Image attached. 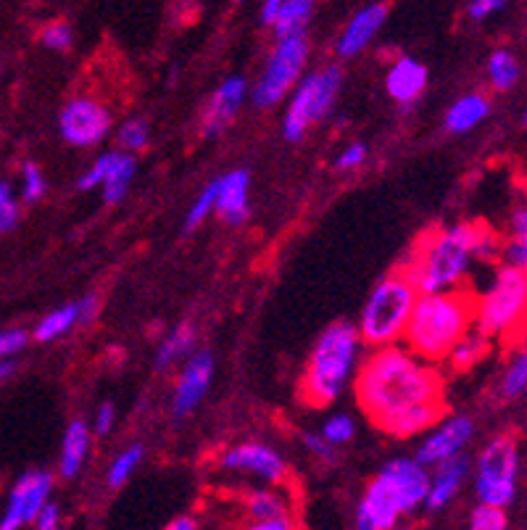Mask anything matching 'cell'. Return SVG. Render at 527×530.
<instances>
[{
  "mask_svg": "<svg viewBox=\"0 0 527 530\" xmlns=\"http://www.w3.org/2000/svg\"><path fill=\"white\" fill-rule=\"evenodd\" d=\"M506 0H472L470 3V16L472 19H488V16H493L496 11H501L504 8Z\"/></svg>",
  "mask_w": 527,
  "mask_h": 530,
  "instance_id": "cell-47",
  "label": "cell"
},
{
  "mask_svg": "<svg viewBox=\"0 0 527 530\" xmlns=\"http://www.w3.org/2000/svg\"><path fill=\"white\" fill-rule=\"evenodd\" d=\"M475 306V296L459 288L419 293L404 333L406 346L425 362L446 359L448 349L475 325Z\"/></svg>",
  "mask_w": 527,
  "mask_h": 530,
  "instance_id": "cell-3",
  "label": "cell"
},
{
  "mask_svg": "<svg viewBox=\"0 0 527 530\" xmlns=\"http://www.w3.org/2000/svg\"><path fill=\"white\" fill-rule=\"evenodd\" d=\"M417 298V285L412 283V277L406 275L404 269L380 280L372 296H369L364 312H361V341L375 346V349L401 341L406 325L412 320Z\"/></svg>",
  "mask_w": 527,
  "mask_h": 530,
  "instance_id": "cell-5",
  "label": "cell"
},
{
  "mask_svg": "<svg viewBox=\"0 0 527 530\" xmlns=\"http://www.w3.org/2000/svg\"><path fill=\"white\" fill-rule=\"evenodd\" d=\"M512 233H527V206H520L512 214Z\"/></svg>",
  "mask_w": 527,
  "mask_h": 530,
  "instance_id": "cell-50",
  "label": "cell"
},
{
  "mask_svg": "<svg viewBox=\"0 0 527 530\" xmlns=\"http://www.w3.org/2000/svg\"><path fill=\"white\" fill-rule=\"evenodd\" d=\"M58 523H61V507H58L56 501H45V507L40 509V515L35 517V528L40 530H53L58 528Z\"/></svg>",
  "mask_w": 527,
  "mask_h": 530,
  "instance_id": "cell-44",
  "label": "cell"
},
{
  "mask_svg": "<svg viewBox=\"0 0 527 530\" xmlns=\"http://www.w3.org/2000/svg\"><path fill=\"white\" fill-rule=\"evenodd\" d=\"M470 525L475 530H504L506 528L504 507H496V504H485V501H480V507L472 512Z\"/></svg>",
  "mask_w": 527,
  "mask_h": 530,
  "instance_id": "cell-35",
  "label": "cell"
},
{
  "mask_svg": "<svg viewBox=\"0 0 527 530\" xmlns=\"http://www.w3.org/2000/svg\"><path fill=\"white\" fill-rule=\"evenodd\" d=\"M527 314V272L504 267L475 306V325L480 333H514Z\"/></svg>",
  "mask_w": 527,
  "mask_h": 530,
  "instance_id": "cell-6",
  "label": "cell"
},
{
  "mask_svg": "<svg viewBox=\"0 0 527 530\" xmlns=\"http://www.w3.org/2000/svg\"><path fill=\"white\" fill-rule=\"evenodd\" d=\"M441 412V401H422V404H412V407L390 414L377 428L385 430L393 438H412L433 428L435 422L441 420Z\"/></svg>",
  "mask_w": 527,
  "mask_h": 530,
  "instance_id": "cell-22",
  "label": "cell"
},
{
  "mask_svg": "<svg viewBox=\"0 0 527 530\" xmlns=\"http://www.w3.org/2000/svg\"><path fill=\"white\" fill-rule=\"evenodd\" d=\"M77 306H80V325H87V322H93L98 317V298L95 296L80 298Z\"/></svg>",
  "mask_w": 527,
  "mask_h": 530,
  "instance_id": "cell-48",
  "label": "cell"
},
{
  "mask_svg": "<svg viewBox=\"0 0 527 530\" xmlns=\"http://www.w3.org/2000/svg\"><path fill=\"white\" fill-rule=\"evenodd\" d=\"M246 507V523L253 530H290L296 528L293 512H290L288 501L282 499L277 491L261 488V491H251L243 499Z\"/></svg>",
  "mask_w": 527,
  "mask_h": 530,
  "instance_id": "cell-17",
  "label": "cell"
},
{
  "mask_svg": "<svg viewBox=\"0 0 527 530\" xmlns=\"http://www.w3.org/2000/svg\"><path fill=\"white\" fill-rule=\"evenodd\" d=\"M364 161H367V146H364V143H348V146L340 151L338 159H335V167L343 169V172H346V169L351 172V169L361 167Z\"/></svg>",
  "mask_w": 527,
  "mask_h": 530,
  "instance_id": "cell-42",
  "label": "cell"
},
{
  "mask_svg": "<svg viewBox=\"0 0 527 530\" xmlns=\"http://www.w3.org/2000/svg\"><path fill=\"white\" fill-rule=\"evenodd\" d=\"M87 451H90V428L82 420H74L66 428L64 446H61V459H58V470L64 478H77L85 465Z\"/></svg>",
  "mask_w": 527,
  "mask_h": 530,
  "instance_id": "cell-24",
  "label": "cell"
},
{
  "mask_svg": "<svg viewBox=\"0 0 527 530\" xmlns=\"http://www.w3.org/2000/svg\"><path fill=\"white\" fill-rule=\"evenodd\" d=\"M472 433H475L472 420H467V417H448L438 428H430V436L419 446L417 459L427 467H438L446 459L459 457L464 446L470 443Z\"/></svg>",
  "mask_w": 527,
  "mask_h": 530,
  "instance_id": "cell-14",
  "label": "cell"
},
{
  "mask_svg": "<svg viewBox=\"0 0 527 530\" xmlns=\"http://www.w3.org/2000/svg\"><path fill=\"white\" fill-rule=\"evenodd\" d=\"M198 528V523H195L193 517H177L172 525H169V530H195Z\"/></svg>",
  "mask_w": 527,
  "mask_h": 530,
  "instance_id": "cell-51",
  "label": "cell"
},
{
  "mask_svg": "<svg viewBox=\"0 0 527 530\" xmlns=\"http://www.w3.org/2000/svg\"><path fill=\"white\" fill-rule=\"evenodd\" d=\"M19 222V201L8 182H0V233H11Z\"/></svg>",
  "mask_w": 527,
  "mask_h": 530,
  "instance_id": "cell-36",
  "label": "cell"
},
{
  "mask_svg": "<svg viewBox=\"0 0 527 530\" xmlns=\"http://www.w3.org/2000/svg\"><path fill=\"white\" fill-rule=\"evenodd\" d=\"M74 43V32L66 22H53L43 30V45L51 51H69Z\"/></svg>",
  "mask_w": 527,
  "mask_h": 530,
  "instance_id": "cell-39",
  "label": "cell"
},
{
  "mask_svg": "<svg viewBox=\"0 0 527 530\" xmlns=\"http://www.w3.org/2000/svg\"><path fill=\"white\" fill-rule=\"evenodd\" d=\"M58 127H61L66 143L77 148H90L98 146L111 132V114L95 98H74L61 111Z\"/></svg>",
  "mask_w": 527,
  "mask_h": 530,
  "instance_id": "cell-10",
  "label": "cell"
},
{
  "mask_svg": "<svg viewBox=\"0 0 527 530\" xmlns=\"http://www.w3.org/2000/svg\"><path fill=\"white\" fill-rule=\"evenodd\" d=\"M527 388V354H520L509 364L504 375V393L506 396H520Z\"/></svg>",
  "mask_w": 527,
  "mask_h": 530,
  "instance_id": "cell-41",
  "label": "cell"
},
{
  "mask_svg": "<svg viewBox=\"0 0 527 530\" xmlns=\"http://www.w3.org/2000/svg\"><path fill=\"white\" fill-rule=\"evenodd\" d=\"M404 515L406 512L396 491L390 488L383 475H377L361 496L359 509H356V525L361 530H390Z\"/></svg>",
  "mask_w": 527,
  "mask_h": 530,
  "instance_id": "cell-12",
  "label": "cell"
},
{
  "mask_svg": "<svg viewBox=\"0 0 527 530\" xmlns=\"http://www.w3.org/2000/svg\"><path fill=\"white\" fill-rule=\"evenodd\" d=\"M322 436L333 443V446H343V443H348L356 436L354 417H348V414H333V417H327L325 425H322Z\"/></svg>",
  "mask_w": 527,
  "mask_h": 530,
  "instance_id": "cell-34",
  "label": "cell"
},
{
  "mask_svg": "<svg viewBox=\"0 0 527 530\" xmlns=\"http://www.w3.org/2000/svg\"><path fill=\"white\" fill-rule=\"evenodd\" d=\"M467 475H470V462L462 454L441 462L433 478H430V491H427L425 499L427 512H441L443 507H448L456 499V494L462 491Z\"/></svg>",
  "mask_w": 527,
  "mask_h": 530,
  "instance_id": "cell-21",
  "label": "cell"
},
{
  "mask_svg": "<svg viewBox=\"0 0 527 530\" xmlns=\"http://www.w3.org/2000/svg\"><path fill=\"white\" fill-rule=\"evenodd\" d=\"M74 325H80V306H77V301L61 306L56 312L45 314L40 325L35 327V338L43 343H51L56 341V338H61V335L69 333Z\"/></svg>",
  "mask_w": 527,
  "mask_h": 530,
  "instance_id": "cell-29",
  "label": "cell"
},
{
  "mask_svg": "<svg viewBox=\"0 0 527 530\" xmlns=\"http://www.w3.org/2000/svg\"><path fill=\"white\" fill-rule=\"evenodd\" d=\"M11 375H14V362L11 359H0V383L11 378Z\"/></svg>",
  "mask_w": 527,
  "mask_h": 530,
  "instance_id": "cell-52",
  "label": "cell"
},
{
  "mask_svg": "<svg viewBox=\"0 0 527 530\" xmlns=\"http://www.w3.org/2000/svg\"><path fill=\"white\" fill-rule=\"evenodd\" d=\"M340 90V69L327 66L317 72L306 74L296 82L290 95L288 111L282 119V135L288 140H301L322 117L330 114Z\"/></svg>",
  "mask_w": 527,
  "mask_h": 530,
  "instance_id": "cell-7",
  "label": "cell"
},
{
  "mask_svg": "<svg viewBox=\"0 0 527 530\" xmlns=\"http://www.w3.org/2000/svg\"><path fill=\"white\" fill-rule=\"evenodd\" d=\"M304 443H306V449H309L311 454H314V457L327 459V462L333 459V454H335L333 449H335V446L330 441H327V438L322 436V433H319V436H306Z\"/></svg>",
  "mask_w": 527,
  "mask_h": 530,
  "instance_id": "cell-46",
  "label": "cell"
},
{
  "mask_svg": "<svg viewBox=\"0 0 527 530\" xmlns=\"http://www.w3.org/2000/svg\"><path fill=\"white\" fill-rule=\"evenodd\" d=\"M501 254H504L506 267L527 272V233H512Z\"/></svg>",
  "mask_w": 527,
  "mask_h": 530,
  "instance_id": "cell-40",
  "label": "cell"
},
{
  "mask_svg": "<svg viewBox=\"0 0 527 530\" xmlns=\"http://www.w3.org/2000/svg\"><path fill=\"white\" fill-rule=\"evenodd\" d=\"M385 16H388V8L383 6V3H375V6H367L361 8L359 14L348 22V27L343 32H340L338 37V56H343V59H351V56H356V53H361L364 48H367L372 40H375V35L380 32V27H383Z\"/></svg>",
  "mask_w": 527,
  "mask_h": 530,
  "instance_id": "cell-20",
  "label": "cell"
},
{
  "mask_svg": "<svg viewBox=\"0 0 527 530\" xmlns=\"http://www.w3.org/2000/svg\"><path fill=\"white\" fill-rule=\"evenodd\" d=\"M493 256H496V238L485 227L454 225L419 240L412 262L404 272L412 277L419 293L451 291L462 285L472 259L485 262Z\"/></svg>",
  "mask_w": 527,
  "mask_h": 530,
  "instance_id": "cell-2",
  "label": "cell"
},
{
  "mask_svg": "<svg viewBox=\"0 0 527 530\" xmlns=\"http://www.w3.org/2000/svg\"><path fill=\"white\" fill-rule=\"evenodd\" d=\"M214 206H217V190H214V185H209V188L198 196V201L190 206L188 219H185V230L190 233V230H195L201 222H206V217L214 211Z\"/></svg>",
  "mask_w": 527,
  "mask_h": 530,
  "instance_id": "cell-37",
  "label": "cell"
},
{
  "mask_svg": "<svg viewBox=\"0 0 527 530\" xmlns=\"http://www.w3.org/2000/svg\"><path fill=\"white\" fill-rule=\"evenodd\" d=\"M140 459H143V446H130V449H124L122 454H116V459L109 467V486H124V483L130 480L132 472H135V467L140 465Z\"/></svg>",
  "mask_w": 527,
  "mask_h": 530,
  "instance_id": "cell-32",
  "label": "cell"
},
{
  "mask_svg": "<svg viewBox=\"0 0 527 530\" xmlns=\"http://www.w3.org/2000/svg\"><path fill=\"white\" fill-rule=\"evenodd\" d=\"M148 138H151V130L143 119H130L119 127V146L127 153H138L148 146Z\"/></svg>",
  "mask_w": 527,
  "mask_h": 530,
  "instance_id": "cell-33",
  "label": "cell"
},
{
  "mask_svg": "<svg viewBox=\"0 0 527 530\" xmlns=\"http://www.w3.org/2000/svg\"><path fill=\"white\" fill-rule=\"evenodd\" d=\"M380 475L396 491L404 512H414L417 507H425L427 491H430V472H427V465H422L417 457L393 459V462H388L383 467Z\"/></svg>",
  "mask_w": 527,
  "mask_h": 530,
  "instance_id": "cell-16",
  "label": "cell"
},
{
  "mask_svg": "<svg viewBox=\"0 0 527 530\" xmlns=\"http://www.w3.org/2000/svg\"><path fill=\"white\" fill-rule=\"evenodd\" d=\"M132 177H135V159L127 151H111L109 169H106V177L101 182L106 204H119L127 196Z\"/></svg>",
  "mask_w": 527,
  "mask_h": 530,
  "instance_id": "cell-25",
  "label": "cell"
},
{
  "mask_svg": "<svg viewBox=\"0 0 527 530\" xmlns=\"http://www.w3.org/2000/svg\"><path fill=\"white\" fill-rule=\"evenodd\" d=\"M29 335L24 330H6V333H0V359H11L14 354L27 346Z\"/></svg>",
  "mask_w": 527,
  "mask_h": 530,
  "instance_id": "cell-43",
  "label": "cell"
},
{
  "mask_svg": "<svg viewBox=\"0 0 527 530\" xmlns=\"http://www.w3.org/2000/svg\"><path fill=\"white\" fill-rule=\"evenodd\" d=\"M314 14V0H282L280 14L275 19L277 37L285 35H304V27Z\"/></svg>",
  "mask_w": 527,
  "mask_h": 530,
  "instance_id": "cell-28",
  "label": "cell"
},
{
  "mask_svg": "<svg viewBox=\"0 0 527 530\" xmlns=\"http://www.w3.org/2000/svg\"><path fill=\"white\" fill-rule=\"evenodd\" d=\"M280 8H282V0H264V3H261V22L275 24Z\"/></svg>",
  "mask_w": 527,
  "mask_h": 530,
  "instance_id": "cell-49",
  "label": "cell"
},
{
  "mask_svg": "<svg viewBox=\"0 0 527 530\" xmlns=\"http://www.w3.org/2000/svg\"><path fill=\"white\" fill-rule=\"evenodd\" d=\"M359 349V327L348 325V322L327 327V333L319 338L311 351L304 380H301V396L309 407H327L346 391V385L354 378L356 364H359Z\"/></svg>",
  "mask_w": 527,
  "mask_h": 530,
  "instance_id": "cell-4",
  "label": "cell"
},
{
  "mask_svg": "<svg viewBox=\"0 0 527 530\" xmlns=\"http://www.w3.org/2000/svg\"><path fill=\"white\" fill-rule=\"evenodd\" d=\"M214 190H217V211L219 217L227 222V225H240L246 222L248 214H251V175L246 169H235V172H227L224 177H219L214 182Z\"/></svg>",
  "mask_w": 527,
  "mask_h": 530,
  "instance_id": "cell-18",
  "label": "cell"
},
{
  "mask_svg": "<svg viewBox=\"0 0 527 530\" xmlns=\"http://www.w3.org/2000/svg\"><path fill=\"white\" fill-rule=\"evenodd\" d=\"M114 425H116V409L111 407V404H101V409L95 412V433H98V436H109Z\"/></svg>",
  "mask_w": 527,
  "mask_h": 530,
  "instance_id": "cell-45",
  "label": "cell"
},
{
  "mask_svg": "<svg viewBox=\"0 0 527 530\" xmlns=\"http://www.w3.org/2000/svg\"><path fill=\"white\" fill-rule=\"evenodd\" d=\"M51 491L53 478L48 472H27V475H22L16 480V486L11 488L6 515L0 520V528L16 530L35 523V517L40 515L45 501L51 499Z\"/></svg>",
  "mask_w": 527,
  "mask_h": 530,
  "instance_id": "cell-11",
  "label": "cell"
},
{
  "mask_svg": "<svg viewBox=\"0 0 527 530\" xmlns=\"http://www.w3.org/2000/svg\"><path fill=\"white\" fill-rule=\"evenodd\" d=\"M356 399L369 420L380 425L385 417L412 404L441 401V378L412 349L390 343L364 359L356 375Z\"/></svg>",
  "mask_w": 527,
  "mask_h": 530,
  "instance_id": "cell-1",
  "label": "cell"
},
{
  "mask_svg": "<svg viewBox=\"0 0 527 530\" xmlns=\"http://www.w3.org/2000/svg\"><path fill=\"white\" fill-rule=\"evenodd\" d=\"M385 88L393 101L409 106L427 90V69L417 59H398L390 66Z\"/></svg>",
  "mask_w": 527,
  "mask_h": 530,
  "instance_id": "cell-23",
  "label": "cell"
},
{
  "mask_svg": "<svg viewBox=\"0 0 527 530\" xmlns=\"http://www.w3.org/2000/svg\"><path fill=\"white\" fill-rule=\"evenodd\" d=\"M193 343L195 333L190 325H182L177 327V330H172V333L161 341L159 351H156V367L167 370L174 362H180L182 356H188V351L193 349Z\"/></svg>",
  "mask_w": 527,
  "mask_h": 530,
  "instance_id": "cell-30",
  "label": "cell"
},
{
  "mask_svg": "<svg viewBox=\"0 0 527 530\" xmlns=\"http://www.w3.org/2000/svg\"><path fill=\"white\" fill-rule=\"evenodd\" d=\"M488 80L496 90H509L520 80V64L509 51H496L488 61Z\"/></svg>",
  "mask_w": 527,
  "mask_h": 530,
  "instance_id": "cell-31",
  "label": "cell"
},
{
  "mask_svg": "<svg viewBox=\"0 0 527 530\" xmlns=\"http://www.w3.org/2000/svg\"><path fill=\"white\" fill-rule=\"evenodd\" d=\"M246 93L248 85L243 77H227V80L214 90L209 106H206V114H203V135H206V138H214V135H219V132L230 127V122L235 119V114H238Z\"/></svg>",
  "mask_w": 527,
  "mask_h": 530,
  "instance_id": "cell-19",
  "label": "cell"
},
{
  "mask_svg": "<svg viewBox=\"0 0 527 530\" xmlns=\"http://www.w3.org/2000/svg\"><path fill=\"white\" fill-rule=\"evenodd\" d=\"M517 446L512 438H496L485 446L477 462L475 491L477 499L485 504H496L506 507L514 499V488H517Z\"/></svg>",
  "mask_w": 527,
  "mask_h": 530,
  "instance_id": "cell-9",
  "label": "cell"
},
{
  "mask_svg": "<svg viewBox=\"0 0 527 530\" xmlns=\"http://www.w3.org/2000/svg\"><path fill=\"white\" fill-rule=\"evenodd\" d=\"M488 111H491V103L485 101L483 95H464V98H459V101L448 109V132H456V135L470 132L472 127H477V124L488 117Z\"/></svg>",
  "mask_w": 527,
  "mask_h": 530,
  "instance_id": "cell-26",
  "label": "cell"
},
{
  "mask_svg": "<svg viewBox=\"0 0 527 530\" xmlns=\"http://www.w3.org/2000/svg\"><path fill=\"white\" fill-rule=\"evenodd\" d=\"M45 196V177L37 164H24L22 169V198L27 204H35Z\"/></svg>",
  "mask_w": 527,
  "mask_h": 530,
  "instance_id": "cell-38",
  "label": "cell"
},
{
  "mask_svg": "<svg viewBox=\"0 0 527 530\" xmlns=\"http://www.w3.org/2000/svg\"><path fill=\"white\" fill-rule=\"evenodd\" d=\"M211 378H214V356L209 351H198L188 359V364L182 367V375L177 380L172 399V412L177 420L188 417L198 404L203 401L206 391H209Z\"/></svg>",
  "mask_w": 527,
  "mask_h": 530,
  "instance_id": "cell-15",
  "label": "cell"
},
{
  "mask_svg": "<svg viewBox=\"0 0 527 530\" xmlns=\"http://www.w3.org/2000/svg\"><path fill=\"white\" fill-rule=\"evenodd\" d=\"M222 467L232 472H251L253 478L264 480V483H282L288 478L285 459L264 443H240L224 454Z\"/></svg>",
  "mask_w": 527,
  "mask_h": 530,
  "instance_id": "cell-13",
  "label": "cell"
},
{
  "mask_svg": "<svg viewBox=\"0 0 527 530\" xmlns=\"http://www.w3.org/2000/svg\"><path fill=\"white\" fill-rule=\"evenodd\" d=\"M306 56H309V43H306L304 35L280 37L267 66H264V74H261L256 88H253V103L261 106V109L277 106L301 80Z\"/></svg>",
  "mask_w": 527,
  "mask_h": 530,
  "instance_id": "cell-8",
  "label": "cell"
},
{
  "mask_svg": "<svg viewBox=\"0 0 527 530\" xmlns=\"http://www.w3.org/2000/svg\"><path fill=\"white\" fill-rule=\"evenodd\" d=\"M485 351H488V335L480 333V330H475V333L467 330V333L448 349L446 359L454 370H470V367H475V364L483 359Z\"/></svg>",
  "mask_w": 527,
  "mask_h": 530,
  "instance_id": "cell-27",
  "label": "cell"
},
{
  "mask_svg": "<svg viewBox=\"0 0 527 530\" xmlns=\"http://www.w3.org/2000/svg\"><path fill=\"white\" fill-rule=\"evenodd\" d=\"M525 122H527V114H525Z\"/></svg>",
  "mask_w": 527,
  "mask_h": 530,
  "instance_id": "cell-53",
  "label": "cell"
}]
</instances>
